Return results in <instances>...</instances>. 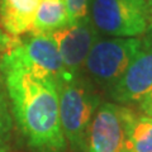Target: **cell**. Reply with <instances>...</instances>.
Masks as SVG:
<instances>
[{
  "label": "cell",
  "instance_id": "obj_12",
  "mask_svg": "<svg viewBox=\"0 0 152 152\" xmlns=\"http://www.w3.org/2000/svg\"><path fill=\"white\" fill-rule=\"evenodd\" d=\"M13 117L10 112V103L4 84V77L0 74V145H3L12 133Z\"/></svg>",
  "mask_w": 152,
  "mask_h": 152
},
{
  "label": "cell",
  "instance_id": "obj_3",
  "mask_svg": "<svg viewBox=\"0 0 152 152\" xmlns=\"http://www.w3.org/2000/svg\"><path fill=\"white\" fill-rule=\"evenodd\" d=\"M18 67L39 77H48L56 85L67 80L58 47L50 33L28 32L24 38L13 37L0 56V69Z\"/></svg>",
  "mask_w": 152,
  "mask_h": 152
},
{
  "label": "cell",
  "instance_id": "obj_8",
  "mask_svg": "<svg viewBox=\"0 0 152 152\" xmlns=\"http://www.w3.org/2000/svg\"><path fill=\"white\" fill-rule=\"evenodd\" d=\"M50 34L58 47L67 80L83 74L81 70L86 57L99 38V32L90 20V17Z\"/></svg>",
  "mask_w": 152,
  "mask_h": 152
},
{
  "label": "cell",
  "instance_id": "obj_9",
  "mask_svg": "<svg viewBox=\"0 0 152 152\" xmlns=\"http://www.w3.org/2000/svg\"><path fill=\"white\" fill-rule=\"evenodd\" d=\"M41 0H0V28L10 37L31 32Z\"/></svg>",
  "mask_w": 152,
  "mask_h": 152
},
{
  "label": "cell",
  "instance_id": "obj_2",
  "mask_svg": "<svg viewBox=\"0 0 152 152\" xmlns=\"http://www.w3.org/2000/svg\"><path fill=\"white\" fill-rule=\"evenodd\" d=\"M94 85L83 74L57 85L61 128L74 152H86L90 127L102 104Z\"/></svg>",
  "mask_w": 152,
  "mask_h": 152
},
{
  "label": "cell",
  "instance_id": "obj_10",
  "mask_svg": "<svg viewBox=\"0 0 152 152\" xmlns=\"http://www.w3.org/2000/svg\"><path fill=\"white\" fill-rule=\"evenodd\" d=\"M69 26L65 0H41L31 32L52 33Z\"/></svg>",
  "mask_w": 152,
  "mask_h": 152
},
{
  "label": "cell",
  "instance_id": "obj_6",
  "mask_svg": "<svg viewBox=\"0 0 152 152\" xmlns=\"http://www.w3.org/2000/svg\"><path fill=\"white\" fill-rule=\"evenodd\" d=\"M136 115L121 104H100L90 127L86 152H132L129 136Z\"/></svg>",
  "mask_w": 152,
  "mask_h": 152
},
{
  "label": "cell",
  "instance_id": "obj_1",
  "mask_svg": "<svg viewBox=\"0 0 152 152\" xmlns=\"http://www.w3.org/2000/svg\"><path fill=\"white\" fill-rule=\"evenodd\" d=\"M13 115L36 152H64L58 90L53 80L18 67L0 69Z\"/></svg>",
  "mask_w": 152,
  "mask_h": 152
},
{
  "label": "cell",
  "instance_id": "obj_11",
  "mask_svg": "<svg viewBox=\"0 0 152 152\" xmlns=\"http://www.w3.org/2000/svg\"><path fill=\"white\" fill-rule=\"evenodd\" d=\"M132 152H152V117L137 114L131 128Z\"/></svg>",
  "mask_w": 152,
  "mask_h": 152
},
{
  "label": "cell",
  "instance_id": "obj_18",
  "mask_svg": "<svg viewBox=\"0 0 152 152\" xmlns=\"http://www.w3.org/2000/svg\"><path fill=\"white\" fill-rule=\"evenodd\" d=\"M150 32H151V33H152V28H151V29H150Z\"/></svg>",
  "mask_w": 152,
  "mask_h": 152
},
{
  "label": "cell",
  "instance_id": "obj_17",
  "mask_svg": "<svg viewBox=\"0 0 152 152\" xmlns=\"http://www.w3.org/2000/svg\"><path fill=\"white\" fill-rule=\"evenodd\" d=\"M0 152H8L5 148H4V147H3V145H0Z\"/></svg>",
  "mask_w": 152,
  "mask_h": 152
},
{
  "label": "cell",
  "instance_id": "obj_7",
  "mask_svg": "<svg viewBox=\"0 0 152 152\" xmlns=\"http://www.w3.org/2000/svg\"><path fill=\"white\" fill-rule=\"evenodd\" d=\"M152 91V33L141 38V46L119 80L108 90L115 104H140Z\"/></svg>",
  "mask_w": 152,
  "mask_h": 152
},
{
  "label": "cell",
  "instance_id": "obj_16",
  "mask_svg": "<svg viewBox=\"0 0 152 152\" xmlns=\"http://www.w3.org/2000/svg\"><path fill=\"white\" fill-rule=\"evenodd\" d=\"M141 110L145 113V115L152 117V105H151V107H147V108H143V109H141Z\"/></svg>",
  "mask_w": 152,
  "mask_h": 152
},
{
  "label": "cell",
  "instance_id": "obj_15",
  "mask_svg": "<svg viewBox=\"0 0 152 152\" xmlns=\"http://www.w3.org/2000/svg\"><path fill=\"white\" fill-rule=\"evenodd\" d=\"M151 105H152V91L142 99V102L140 103V109H143V108L151 107Z\"/></svg>",
  "mask_w": 152,
  "mask_h": 152
},
{
  "label": "cell",
  "instance_id": "obj_4",
  "mask_svg": "<svg viewBox=\"0 0 152 152\" xmlns=\"http://www.w3.org/2000/svg\"><path fill=\"white\" fill-rule=\"evenodd\" d=\"M89 17L104 34L138 37L152 28V0H91Z\"/></svg>",
  "mask_w": 152,
  "mask_h": 152
},
{
  "label": "cell",
  "instance_id": "obj_13",
  "mask_svg": "<svg viewBox=\"0 0 152 152\" xmlns=\"http://www.w3.org/2000/svg\"><path fill=\"white\" fill-rule=\"evenodd\" d=\"M91 0H65L66 14L69 26L75 24L84 18L89 17V9Z\"/></svg>",
  "mask_w": 152,
  "mask_h": 152
},
{
  "label": "cell",
  "instance_id": "obj_5",
  "mask_svg": "<svg viewBox=\"0 0 152 152\" xmlns=\"http://www.w3.org/2000/svg\"><path fill=\"white\" fill-rule=\"evenodd\" d=\"M141 46V38H98L84 64L85 74L107 91L131 64Z\"/></svg>",
  "mask_w": 152,
  "mask_h": 152
},
{
  "label": "cell",
  "instance_id": "obj_14",
  "mask_svg": "<svg viewBox=\"0 0 152 152\" xmlns=\"http://www.w3.org/2000/svg\"><path fill=\"white\" fill-rule=\"evenodd\" d=\"M12 38L13 37L8 36L7 33L4 32L1 28H0V56H1L4 53V51L8 48V46H9V43H10Z\"/></svg>",
  "mask_w": 152,
  "mask_h": 152
}]
</instances>
